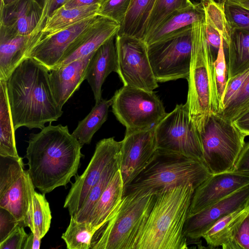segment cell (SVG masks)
<instances>
[{"label": "cell", "mask_w": 249, "mask_h": 249, "mask_svg": "<svg viewBox=\"0 0 249 249\" xmlns=\"http://www.w3.org/2000/svg\"><path fill=\"white\" fill-rule=\"evenodd\" d=\"M82 147L67 125L50 123L38 133L31 134L25 158L34 187L44 195L66 187L77 173Z\"/></svg>", "instance_id": "6da1fadb"}, {"label": "cell", "mask_w": 249, "mask_h": 249, "mask_svg": "<svg viewBox=\"0 0 249 249\" xmlns=\"http://www.w3.org/2000/svg\"><path fill=\"white\" fill-rule=\"evenodd\" d=\"M6 81V91L14 129L24 126L42 129L63 114L54 98L48 70L26 57Z\"/></svg>", "instance_id": "7a4b0ae2"}, {"label": "cell", "mask_w": 249, "mask_h": 249, "mask_svg": "<svg viewBox=\"0 0 249 249\" xmlns=\"http://www.w3.org/2000/svg\"><path fill=\"white\" fill-rule=\"evenodd\" d=\"M195 188L191 184L171 188L156 195L134 249H187L185 223Z\"/></svg>", "instance_id": "3957f363"}, {"label": "cell", "mask_w": 249, "mask_h": 249, "mask_svg": "<svg viewBox=\"0 0 249 249\" xmlns=\"http://www.w3.org/2000/svg\"><path fill=\"white\" fill-rule=\"evenodd\" d=\"M211 175L200 160L157 149L145 168L124 187V196L158 195L186 184L192 185L196 190Z\"/></svg>", "instance_id": "277c9868"}, {"label": "cell", "mask_w": 249, "mask_h": 249, "mask_svg": "<svg viewBox=\"0 0 249 249\" xmlns=\"http://www.w3.org/2000/svg\"><path fill=\"white\" fill-rule=\"evenodd\" d=\"M204 18L192 25V50L187 101L189 116L199 131L212 112L219 113L221 101L216 87L214 62L205 35Z\"/></svg>", "instance_id": "5b68a950"}, {"label": "cell", "mask_w": 249, "mask_h": 249, "mask_svg": "<svg viewBox=\"0 0 249 249\" xmlns=\"http://www.w3.org/2000/svg\"><path fill=\"white\" fill-rule=\"evenodd\" d=\"M156 195L123 196L121 201L94 232L91 249H134L136 238L153 207Z\"/></svg>", "instance_id": "8992f818"}, {"label": "cell", "mask_w": 249, "mask_h": 249, "mask_svg": "<svg viewBox=\"0 0 249 249\" xmlns=\"http://www.w3.org/2000/svg\"><path fill=\"white\" fill-rule=\"evenodd\" d=\"M203 161L211 174L233 170L246 136L218 113L212 112L199 131Z\"/></svg>", "instance_id": "52a82bcc"}, {"label": "cell", "mask_w": 249, "mask_h": 249, "mask_svg": "<svg viewBox=\"0 0 249 249\" xmlns=\"http://www.w3.org/2000/svg\"><path fill=\"white\" fill-rule=\"evenodd\" d=\"M192 50V25L147 45V53L158 82L187 79Z\"/></svg>", "instance_id": "ba28073f"}, {"label": "cell", "mask_w": 249, "mask_h": 249, "mask_svg": "<svg viewBox=\"0 0 249 249\" xmlns=\"http://www.w3.org/2000/svg\"><path fill=\"white\" fill-rule=\"evenodd\" d=\"M112 98V112L125 127V133L150 129L167 114L162 102L153 91L124 85Z\"/></svg>", "instance_id": "9c48e42d"}, {"label": "cell", "mask_w": 249, "mask_h": 249, "mask_svg": "<svg viewBox=\"0 0 249 249\" xmlns=\"http://www.w3.org/2000/svg\"><path fill=\"white\" fill-rule=\"evenodd\" d=\"M157 149L178 153L203 161L199 131L185 104L175 108L154 126Z\"/></svg>", "instance_id": "30bf717a"}, {"label": "cell", "mask_w": 249, "mask_h": 249, "mask_svg": "<svg viewBox=\"0 0 249 249\" xmlns=\"http://www.w3.org/2000/svg\"><path fill=\"white\" fill-rule=\"evenodd\" d=\"M117 72L124 86L153 91L158 87L150 65L147 45L144 40L116 35Z\"/></svg>", "instance_id": "8fae6325"}, {"label": "cell", "mask_w": 249, "mask_h": 249, "mask_svg": "<svg viewBox=\"0 0 249 249\" xmlns=\"http://www.w3.org/2000/svg\"><path fill=\"white\" fill-rule=\"evenodd\" d=\"M0 157V207L23 223L35 187L21 157Z\"/></svg>", "instance_id": "7c38bea8"}, {"label": "cell", "mask_w": 249, "mask_h": 249, "mask_svg": "<svg viewBox=\"0 0 249 249\" xmlns=\"http://www.w3.org/2000/svg\"><path fill=\"white\" fill-rule=\"evenodd\" d=\"M121 146L122 141H117L113 137L103 139L97 143L88 166L82 175L75 176V182L71 183L66 197L64 208H68L71 216L79 212L106 168L120 156Z\"/></svg>", "instance_id": "4fadbf2b"}, {"label": "cell", "mask_w": 249, "mask_h": 249, "mask_svg": "<svg viewBox=\"0 0 249 249\" xmlns=\"http://www.w3.org/2000/svg\"><path fill=\"white\" fill-rule=\"evenodd\" d=\"M98 16L94 15L54 34L36 39L25 58L35 59L51 71L71 51Z\"/></svg>", "instance_id": "5bb4252c"}, {"label": "cell", "mask_w": 249, "mask_h": 249, "mask_svg": "<svg viewBox=\"0 0 249 249\" xmlns=\"http://www.w3.org/2000/svg\"><path fill=\"white\" fill-rule=\"evenodd\" d=\"M156 150L154 126L125 133L120 154V171L124 187L145 168Z\"/></svg>", "instance_id": "9a60e30c"}, {"label": "cell", "mask_w": 249, "mask_h": 249, "mask_svg": "<svg viewBox=\"0 0 249 249\" xmlns=\"http://www.w3.org/2000/svg\"><path fill=\"white\" fill-rule=\"evenodd\" d=\"M249 205V184L201 211L188 215L183 232L188 240L196 242L216 221Z\"/></svg>", "instance_id": "2e32d148"}, {"label": "cell", "mask_w": 249, "mask_h": 249, "mask_svg": "<svg viewBox=\"0 0 249 249\" xmlns=\"http://www.w3.org/2000/svg\"><path fill=\"white\" fill-rule=\"evenodd\" d=\"M249 184V172L233 170L212 174L195 190L188 215L196 213Z\"/></svg>", "instance_id": "e0dca14e"}, {"label": "cell", "mask_w": 249, "mask_h": 249, "mask_svg": "<svg viewBox=\"0 0 249 249\" xmlns=\"http://www.w3.org/2000/svg\"><path fill=\"white\" fill-rule=\"evenodd\" d=\"M41 14L33 0H14L0 7V29L15 36L31 35Z\"/></svg>", "instance_id": "ac0fdd59"}, {"label": "cell", "mask_w": 249, "mask_h": 249, "mask_svg": "<svg viewBox=\"0 0 249 249\" xmlns=\"http://www.w3.org/2000/svg\"><path fill=\"white\" fill-rule=\"evenodd\" d=\"M94 53L50 71L52 92L61 108L86 80L88 66Z\"/></svg>", "instance_id": "d6986e66"}, {"label": "cell", "mask_w": 249, "mask_h": 249, "mask_svg": "<svg viewBox=\"0 0 249 249\" xmlns=\"http://www.w3.org/2000/svg\"><path fill=\"white\" fill-rule=\"evenodd\" d=\"M116 36L103 44L94 53L87 70L86 80L90 85L95 103L102 99V85L112 72H117Z\"/></svg>", "instance_id": "ffe728a7"}, {"label": "cell", "mask_w": 249, "mask_h": 249, "mask_svg": "<svg viewBox=\"0 0 249 249\" xmlns=\"http://www.w3.org/2000/svg\"><path fill=\"white\" fill-rule=\"evenodd\" d=\"M120 28V24L114 20L98 16L96 20L78 40L74 48L55 68L95 52L107 40L116 36Z\"/></svg>", "instance_id": "44dd1931"}, {"label": "cell", "mask_w": 249, "mask_h": 249, "mask_svg": "<svg viewBox=\"0 0 249 249\" xmlns=\"http://www.w3.org/2000/svg\"><path fill=\"white\" fill-rule=\"evenodd\" d=\"M205 13L200 1L172 14L144 39L148 45L204 18Z\"/></svg>", "instance_id": "7402d4cb"}, {"label": "cell", "mask_w": 249, "mask_h": 249, "mask_svg": "<svg viewBox=\"0 0 249 249\" xmlns=\"http://www.w3.org/2000/svg\"><path fill=\"white\" fill-rule=\"evenodd\" d=\"M30 36H15L0 29V80H6L25 58Z\"/></svg>", "instance_id": "603a6c76"}, {"label": "cell", "mask_w": 249, "mask_h": 249, "mask_svg": "<svg viewBox=\"0 0 249 249\" xmlns=\"http://www.w3.org/2000/svg\"><path fill=\"white\" fill-rule=\"evenodd\" d=\"M100 6L101 4H96L71 8L60 6L48 18L41 32L31 38V42L34 44L38 38L54 34L82 20L98 15Z\"/></svg>", "instance_id": "cb8c5ba5"}, {"label": "cell", "mask_w": 249, "mask_h": 249, "mask_svg": "<svg viewBox=\"0 0 249 249\" xmlns=\"http://www.w3.org/2000/svg\"><path fill=\"white\" fill-rule=\"evenodd\" d=\"M249 205L222 217L204 233L202 238L205 240L209 248L221 247L226 249L248 213Z\"/></svg>", "instance_id": "d4e9b609"}, {"label": "cell", "mask_w": 249, "mask_h": 249, "mask_svg": "<svg viewBox=\"0 0 249 249\" xmlns=\"http://www.w3.org/2000/svg\"><path fill=\"white\" fill-rule=\"evenodd\" d=\"M157 0H132L117 35L144 40L148 20Z\"/></svg>", "instance_id": "484cf974"}, {"label": "cell", "mask_w": 249, "mask_h": 249, "mask_svg": "<svg viewBox=\"0 0 249 249\" xmlns=\"http://www.w3.org/2000/svg\"><path fill=\"white\" fill-rule=\"evenodd\" d=\"M226 49L229 79L249 69V30L231 28Z\"/></svg>", "instance_id": "4316f807"}, {"label": "cell", "mask_w": 249, "mask_h": 249, "mask_svg": "<svg viewBox=\"0 0 249 249\" xmlns=\"http://www.w3.org/2000/svg\"><path fill=\"white\" fill-rule=\"evenodd\" d=\"M124 184L118 170L96 203L88 222L100 227L121 201Z\"/></svg>", "instance_id": "83f0119b"}, {"label": "cell", "mask_w": 249, "mask_h": 249, "mask_svg": "<svg viewBox=\"0 0 249 249\" xmlns=\"http://www.w3.org/2000/svg\"><path fill=\"white\" fill-rule=\"evenodd\" d=\"M13 122L5 80H0V156L19 158L16 147Z\"/></svg>", "instance_id": "f1b7e54d"}, {"label": "cell", "mask_w": 249, "mask_h": 249, "mask_svg": "<svg viewBox=\"0 0 249 249\" xmlns=\"http://www.w3.org/2000/svg\"><path fill=\"white\" fill-rule=\"evenodd\" d=\"M113 103L112 97L102 99L95 103L90 112L81 121L71 133L83 146L90 143L94 134L107 118L108 108Z\"/></svg>", "instance_id": "f546056e"}, {"label": "cell", "mask_w": 249, "mask_h": 249, "mask_svg": "<svg viewBox=\"0 0 249 249\" xmlns=\"http://www.w3.org/2000/svg\"><path fill=\"white\" fill-rule=\"evenodd\" d=\"M51 219V211L45 195L35 191L23 221L24 227H29L42 238L50 229Z\"/></svg>", "instance_id": "4dcf8cb0"}, {"label": "cell", "mask_w": 249, "mask_h": 249, "mask_svg": "<svg viewBox=\"0 0 249 249\" xmlns=\"http://www.w3.org/2000/svg\"><path fill=\"white\" fill-rule=\"evenodd\" d=\"M119 170L120 156L106 168L98 181L91 189L79 212L75 214L71 215L76 221L80 222L88 221L97 200Z\"/></svg>", "instance_id": "1f68e13d"}, {"label": "cell", "mask_w": 249, "mask_h": 249, "mask_svg": "<svg viewBox=\"0 0 249 249\" xmlns=\"http://www.w3.org/2000/svg\"><path fill=\"white\" fill-rule=\"evenodd\" d=\"M98 227H93L88 222H78L72 216L61 238L68 249H89L92 236Z\"/></svg>", "instance_id": "d6a6232c"}, {"label": "cell", "mask_w": 249, "mask_h": 249, "mask_svg": "<svg viewBox=\"0 0 249 249\" xmlns=\"http://www.w3.org/2000/svg\"><path fill=\"white\" fill-rule=\"evenodd\" d=\"M193 4L190 0H157L148 20L145 37L172 14Z\"/></svg>", "instance_id": "836d02e7"}, {"label": "cell", "mask_w": 249, "mask_h": 249, "mask_svg": "<svg viewBox=\"0 0 249 249\" xmlns=\"http://www.w3.org/2000/svg\"><path fill=\"white\" fill-rule=\"evenodd\" d=\"M249 109V74L233 99L219 113L232 121Z\"/></svg>", "instance_id": "e575fe53"}, {"label": "cell", "mask_w": 249, "mask_h": 249, "mask_svg": "<svg viewBox=\"0 0 249 249\" xmlns=\"http://www.w3.org/2000/svg\"><path fill=\"white\" fill-rule=\"evenodd\" d=\"M132 0H105L98 10L99 16L106 17L120 26L129 9Z\"/></svg>", "instance_id": "d590c367"}, {"label": "cell", "mask_w": 249, "mask_h": 249, "mask_svg": "<svg viewBox=\"0 0 249 249\" xmlns=\"http://www.w3.org/2000/svg\"><path fill=\"white\" fill-rule=\"evenodd\" d=\"M224 13L231 28L249 30V10L226 2Z\"/></svg>", "instance_id": "8d00e7d4"}, {"label": "cell", "mask_w": 249, "mask_h": 249, "mask_svg": "<svg viewBox=\"0 0 249 249\" xmlns=\"http://www.w3.org/2000/svg\"><path fill=\"white\" fill-rule=\"evenodd\" d=\"M215 78L218 94L221 101L228 80V70L223 42L214 62Z\"/></svg>", "instance_id": "74e56055"}, {"label": "cell", "mask_w": 249, "mask_h": 249, "mask_svg": "<svg viewBox=\"0 0 249 249\" xmlns=\"http://www.w3.org/2000/svg\"><path fill=\"white\" fill-rule=\"evenodd\" d=\"M226 249H249V211Z\"/></svg>", "instance_id": "f35d334b"}, {"label": "cell", "mask_w": 249, "mask_h": 249, "mask_svg": "<svg viewBox=\"0 0 249 249\" xmlns=\"http://www.w3.org/2000/svg\"><path fill=\"white\" fill-rule=\"evenodd\" d=\"M249 74V69L228 80L222 96L221 109L219 112L233 99L240 89Z\"/></svg>", "instance_id": "ab89813d"}, {"label": "cell", "mask_w": 249, "mask_h": 249, "mask_svg": "<svg viewBox=\"0 0 249 249\" xmlns=\"http://www.w3.org/2000/svg\"><path fill=\"white\" fill-rule=\"evenodd\" d=\"M66 0H33L42 11L41 17L38 25L33 34L32 38L37 36L44 27L47 20L52 13L64 4Z\"/></svg>", "instance_id": "60d3db41"}, {"label": "cell", "mask_w": 249, "mask_h": 249, "mask_svg": "<svg viewBox=\"0 0 249 249\" xmlns=\"http://www.w3.org/2000/svg\"><path fill=\"white\" fill-rule=\"evenodd\" d=\"M20 225L24 227L23 222L18 220L7 210L0 207V243L3 241Z\"/></svg>", "instance_id": "b9f144b4"}, {"label": "cell", "mask_w": 249, "mask_h": 249, "mask_svg": "<svg viewBox=\"0 0 249 249\" xmlns=\"http://www.w3.org/2000/svg\"><path fill=\"white\" fill-rule=\"evenodd\" d=\"M24 227L19 225L3 241L0 243V249H23L28 234L24 229Z\"/></svg>", "instance_id": "7bdbcfd3"}, {"label": "cell", "mask_w": 249, "mask_h": 249, "mask_svg": "<svg viewBox=\"0 0 249 249\" xmlns=\"http://www.w3.org/2000/svg\"><path fill=\"white\" fill-rule=\"evenodd\" d=\"M233 170L249 172V142L245 143Z\"/></svg>", "instance_id": "ee69618b"}, {"label": "cell", "mask_w": 249, "mask_h": 249, "mask_svg": "<svg viewBox=\"0 0 249 249\" xmlns=\"http://www.w3.org/2000/svg\"><path fill=\"white\" fill-rule=\"evenodd\" d=\"M232 122L246 137L249 136V109Z\"/></svg>", "instance_id": "f6af8a7d"}, {"label": "cell", "mask_w": 249, "mask_h": 249, "mask_svg": "<svg viewBox=\"0 0 249 249\" xmlns=\"http://www.w3.org/2000/svg\"><path fill=\"white\" fill-rule=\"evenodd\" d=\"M105 0H66L62 6L65 8H71L96 4H102Z\"/></svg>", "instance_id": "bcb514c9"}, {"label": "cell", "mask_w": 249, "mask_h": 249, "mask_svg": "<svg viewBox=\"0 0 249 249\" xmlns=\"http://www.w3.org/2000/svg\"><path fill=\"white\" fill-rule=\"evenodd\" d=\"M41 239L36 232L31 231L25 241L23 249H39Z\"/></svg>", "instance_id": "7dc6e473"}, {"label": "cell", "mask_w": 249, "mask_h": 249, "mask_svg": "<svg viewBox=\"0 0 249 249\" xmlns=\"http://www.w3.org/2000/svg\"><path fill=\"white\" fill-rule=\"evenodd\" d=\"M226 2L249 10V0H228Z\"/></svg>", "instance_id": "c3c4849f"}, {"label": "cell", "mask_w": 249, "mask_h": 249, "mask_svg": "<svg viewBox=\"0 0 249 249\" xmlns=\"http://www.w3.org/2000/svg\"><path fill=\"white\" fill-rule=\"evenodd\" d=\"M216 3L221 4V5H224L225 2L227 1L228 0H213Z\"/></svg>", "instance_id": "681fc988"}, {"label": "cell", "mask_w": 249, "mask_h": 249, "mask_svg": "<svg viewBox=\"0 0 249 249\" xmlns=\"http://www.w3.org/2000/svg\"><path fill=\"white\" fill-rule=\"evenodd\" d=\"M0 7H1L3 5V0H0Z\"/></svg>", "instance_id": "f907efd6"}, {"label": "cell", "mask_w": 249, "mask_h": 249, "mask_svg": "<svg viewBox=\"0 0 249 249\" xmlns=\"http://www.w3.org/2000/svg\"><path fill=\"white\" fill-rule=\"evenodd\" d=\"M13 0H7V1L6 2V3H5V4H7V3H8L13 1Z\"/></svg>", "instance_id": "816d5d0a"}, {"label": "cell", "mask_w": 249, "mask_h": 249, "mask_svg": "<svg viewBox=\"0 0 249 249\" xmlns=\"http://www.w3.org/2000/svg\"><path fill=\"white\" fill-rule=\"evenodd\" d=\"M7 0H3V5L1 7H2L5 4V3L7 1Z\"/></svg>", "instance_id": "f5cc1de1"}, {"label": "cell", "mask_w": 249, "mask_h": 249, "mask_svg": "<svg viewBox=\"0 0 249 249\" xmlns=\"http://www.w3.org/2000/svg\"></svg>", "instance_id": "db71d44e"}]
</instances>
